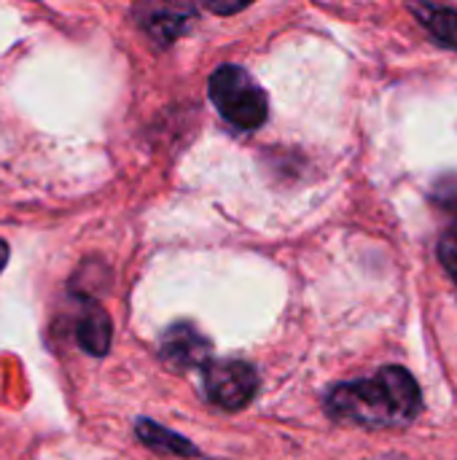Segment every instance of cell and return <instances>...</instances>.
I'll return each mask as SVG.
<instances>
[{"label": "cell", "mask_w": 457, "mask_h": 460, "mask_svg": "<svg viewBox=\"0 0 457 460\" xmlns=\"http://www.w3.org/2000/svg\"><path fill=\"white\" fill-rule=\"evenodd\" d=\"M329 412L337 420L358 426H401L420 412V388L401 367L380 369L369 380L337 385L329 396Z\"/></svg>", "instance_id": "6da1fadb"}, {"label": "cell", "mask_w": 457, "mask_h": 460, "mask_svg": "<svg viewBox=\"0 0 457 460\" xmlns=\"http://www.w3.org/2000/svg\"><path fill=\"white\" fill-rule=\"evenodd\" d=\"M210 100L226 124L242 132L259 129L269 116L267 92L240 65H221L210 75Z\"/></svg>", "instance_id": "7a4b0ae2"}, {"label": "cell", "mask_w": 457, "mask_h": 460, "mask_svg": "<svg viewBox=\"0 0 457 460\" xmlns=\"http://www.w3.org/2000/svg\"><path fill=\"white\" fill-rule=\"evenodd\" d=\"M259 388V375L245 361H213L205 367V394L213 404L224 410L245 407Z\"/></svg>", "instance_id": "3957f363"}, {"label": "cell", "mask_w": 457, "mask_h": 460, "mask_svg": "<svg viewBox=\"0 0 457 460\" xmlns=\"http://www.w3.org/2000/svg\"><path fill=\"white\" fill-rule=\"evenodd\" d=\"M135 16L154 43L170 46L175 38L186 32L189 22L194 19V3L191 0H143Z\"/></svg>", "instance_id": "277c9868"}, {"label": "cell", "mask_w": 457, "mask_h": 460, "mask_svg": "<svg viewBox=\"0 0 457 460\" xmlns=\"http://www.w3.org/2000/svg\"><path fill=\"white\" fill-rule=\"evenodd\" d=\"M207 356H210V342L189 323L172 326L162 340V358L172 369L207 367Z\"/></svg>", "instance_id": "5b68a950"}, {"label": "cell", "mask_w": 457, "mask_h": 460, "mask_svg": "<svg viewBox=\"0 0 457 460\" xmlns=\"http://www.w3.org/2000/svg\"><path fill=\"white\" fill-rule=\"evenodd\" d=\"M78 305H81L78 318H75L78 345L92 356H105L110 348V318H108V313L89 299H81Z\"/></svg>", "instance_id": "8992f818"}, {"label": "cell", "mask_w": 457, "mask_h": 460, "mask_svg": "<svg viewBox=\"0 0 457 460\" xmlns=\"http://www.w3.org/2000/svg\"><path fill=\"white\" fill-rule=\"evenodd\" d=\"M415 16L420 19V24L447 49L457 51V11L455 8H444V5H434V3H412Z\"/></svg>", "instance_id": "52a82bcc"}, {"label": "cell", "mask_w": 457, "mask_h": 460, "mask_svg": "<svg viewBox=\"0 0 457 460\" xmlns=\"http://www.w3.org/2000/svg\"><path fill=\"white\" fill-rule=\"evenodd\" d=\"M137 434L151 447H159V450H167V453H178V456H194V447L186 439H180V437H175V434H170L162 426H154L148 420L137 426Z\"/></svg>", "instance_id": "ba28073f"}, {"label": "cell", "mask_w": 457, "mask_h": 460, "mask_svg": "<svg viewBox=\"0 0 457 460\" xmlns=\"http://www.w3.org/2000/svg\"><path fill=\"white\" fill-rule=\"evenodd\" d=\"M439 256H442V264L444 270L450 272V278L455 280L457 286V224L442 237V245H439Z\"/></svg>", "instance_id": "9c48e42d"}, {"label": "cell", "mask_w": 457, "mask_h": 460, "mask_svg": "<svg viewBox=\"0 0 457 460\" xmlns=\"http://www.w3.org/2000/svg\"><path fill=\"white\" fill-rule=\"evenodd\" d=\"M250 3H256V0H199L202 8H207V11H213V13H221V16L240 13V11L248 8Z\"/></svg>", "instance_id": "30bf717a"}, {"label": "cell", "mask_w": 457, "mask_h": 460, "mask_svg": "<svg viewBox=\"0 0 457 460\" xmlns=\"http://www.w3.org/2000/svg\"><path fill=\"white\" fill-rule=\"evenodd\" d=\"M5 261H8V245L0 240V272H3V267H5Z\"/></svg>", "instance_id": "8fae6325"}]
</instances>
